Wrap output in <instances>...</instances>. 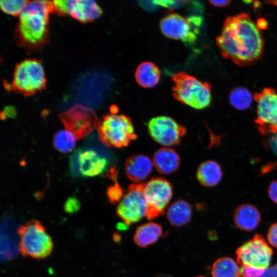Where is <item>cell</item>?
<instances>
[{
  "instance_id": "obj_25",
  "label": "cell",
  "mask_w": 277,
  "mask_h": 277,
  "mask_svg": "<svg viewBox=\"0 0 277 277\" xmlns=\"http://www.w3.org/2000/svg\"><path fill=\"white\" fill-rule=\"evenodd\" d=\"M75 137L70 131L60 130L56 133L53 138V146L58 151L68 153L75 146Z\"/></svg>"
},
{
  "instance_id": "obj_3",
  "label": "cell",
  "mask_w": 277,
  "mask_h": 277,
  "mask_svg": "<svg viewBox=\"0 0 277 277\" xmlns=\"http://www.w3.org/2000/svg\"><path fill=\"white\" fill-rule=\"evenodd\" d=\"M97 130L100 140L109 147H126L137 138L131 120L123 114L104 116L98 122Z\"/></svg>"
},
{
  "instance_id": "obj_11",
  "label": "cell",
  "mask_w": 277,
  "mask_h": 277,
  "mask_svg": "<svg viewBox=\"0 0 277 277\" xmlns=\"http://www.w3.org/2000/svg\"><path fill=\"white\" fill-rule=\"evenodd\" d=\"M107 159L92 148L79 149L70 157V167L74 176L92 177L105 172Z\"/></svg>"
},
{
  "instance_id": "obj_5",
  "label": "cell",
  "mask_w": 277,
  "mask_h": 277,
  "mask_svg": "<svg viewBox=\"0 0 277 277\" xmlns=\"http://www.w3.org/2000/svg\"><path fill=\"white\" fill-rule=\"evenodd\" d=\"M17 232L19 237V250L23 255L43 259L52 252V240L39 222L30 221L21 226Z\"/></svg>"
},
{
  "instance_id": "obj_10",
  "label": "cell",
  "mask_w": 277,
  "mask_h": 277,
  "mask_svg": "<svg viewBox=\"0 0 277 277\" xmlns=\"http://www.w3.org/2000/svg\"><path fill=\"white\" fill-rule=\"evenodd\" d=\"M144 193L148 205L146 217L150 220L164 213L172 196V187L166 179L153 177L144 183Z\"/></svg>"
},
{
  "instance_id": "obj_32",
  "label": "cell",
  "mask_w": 277,
  "mask_h": 277,
  "mask_svg": "<svg viewBox=\"0 0 277 277\" xmlns=\"http://www.w3.org/2000/svg\"><path fill=\"white\" fill-rule=\"evenodd\" d=\"M267 192L270 200L277 204V181H273L268 185Z\"/></svg>"
},
{
  "instance_id": "obj_19",
  "label": "cell",
  "mask_w": 277,
  "mask_h": 277,
  "mask_svg": "<svg viewBox=\"0 0 277 277\" xmlns=\"http://www.w3.org/2000/svg\"><path fill=\"white\" fill-rule=\"evenodd\" d=\"M223 177L220 165L213 160L202 162L196 171V178L199 182L205 187H213L217 185Z\"/></svg>"
},
{
  "instance_id": "obj_36",
  "label": "cell",
  "mask_w": 277,
  "mask_h": 277,
  "mask_svg": "<svg viewBox=\"0 0 277 277\" xmlns=\"http://www.w3.org/2000/svg\"><path fill=\"white\" fill-rule=\"evenodd\" d=\"M209 2L213 5L216 7H224L228 5L230 1H210Z\"/></svg>"
},
{
  "instance_id": "obj_13",
  "label": "cell",
  "mask_w": 277,
  "mask_h": 277,
  "mask_svg": "<svg viewBox=\"0 0 277 277\" xmlns=\"http://www.w3.org/2000/svg\"><path fill=\"white\" fill-rule=\"evenodd\" d=\"M66 128L76 140H80L91 133L96 126L97 117L91 109L76 105L60 115Z\"/></svg>"
},
{
  "instance_id": "obj_39",
  "label": "cell",
  "mask_w": 277,
  "mask_h": 277,
  "mask_svg": "<svg viewBox=\"0 0 277 277\" xmlns=\"http://www.w3.org/2000/svg\"><path fill=\"white\" fill-rule=\"evenodd\" d=\"M113 239L115 242H119L120 240L121 239V237L119 234H115L113 236Z\"/></svg>"
},
{
  "instance_id": "obj_30",
  "label": "cell",
  "mask_w": 277,
  "mask_h": 277,
  "mask_svg": "<svg viewBox=\"0 0 277 277\" xmlns=\"http://www.w3.org/2000/svg\"><path fill=\"white\" fill-rule=\"evenodd\" d=\"M154 2L159 6H163L169 9H174L183 6L187 1H156Z\"/></svg>"
},
{
  "instance_id": "obj_41",
  "label": "cell",
  "mask_w": 277,
  "mask_h": 277,
  "mask_svg": "<svg viewBox=\"0 0 277 277\" xmlns=\"http://www.w3.org/2000/svg\"><path fill=\"white\" fill-rule=\"evenodd\" d=\"M267 3H269L270 4H273L277 6V1H269V2H267Z\"/></svg>"
},
{
  "instance_id": "obj_1",
  "label": "cell",
  "mask_w": 277,
  "mask_h": 277,
  "mask_svg": "<svg viewBox=\"0 0 277 277\" xmlns=\"http://www.w3.org/2000/svg\"><path fill=\"white\" fill-rule=\"evenodd\" d=\"M264 43L259 29L246 13L228 17L216 38L222 56L240 66L257 61L263 53Z\"/></svg>"
},
{
  "instance_id": "obj_6",
  "label": "cell",
  "mask_w": 277,
  "mask_h": 277,
  "mask_svg": "<svg viewBox=\"0 0 277 277\" xmlns=\"http://www.w3.org/2000/svg\"><path fill=\"white\" fill-rule=\"evenodd\" d=\"M257 103L254 124L263 135L277 133V93L271 88H266L254 94Z\"/></svg>"
},
{
  "instance_id": "obj_27",
  "label": "cell",
  "mask_w": 277,
  "mask_h": 277,
  "mask_svg": "<svg viewBox=\"0 0 277 277\" xmlns=\"http://www.w3.org/2000/svg\"><path fill=\"white\" fill-rule=\"evenodd\" d=\"M124 195L123 188L116 182L114 184L108 187L107 196L109 201L113 204H116L121 201Z\"/></svg>"
},
{
  "instance_id": "obj_9",
  "label": "cell",
  "mask_w": 277,
  "mask_h": 277,
  "mask_svg": "<svg viewBox=\"0 0 277 277\" xmlns=\"http://www.w3.org/2000/svg\"><path fill=\"white\" fill-rule=\"evenodd\" d=\"M46 78L42 64L35 60H26L18 64L15 69L13 86L25 94H31L42 89Z\"/></svg>"
},
{
  "instance_id": "obj_21",
  "label": "cell",
  "mask_w": 277,
  "mask_h": 277,
  "mask_svg": "<svg viewBox=\"0 0 277 277\" xmlns=\"http://www.w3.org/2000/svg\"><path fill=\"white\" fill-rule=\"evenodd\" d=\"M192 213V206L188 202L178 200L168 207L167 218L172 226L180 227L190 222Z\"/></svg>"
},
{
  "instance_id": "obj_12",
  "label": "cell",
  "mask_w": 277,
  "mask_h": 277,
  "mask_svg": "<svg viewBox=\"0 0 277 277\" xmlns=\"http://www.w3.org/2000/svg\"><path fill=\"white\" fill-rule=\"evenodd\" d=\"M148 131L153 140L167 147L179 144L186 132L184 126L166 116L151 118L148 123Z\"/></svg>"
},
{
  "instance_id": "obj_24",
  "label": "cell",
  "mask_w": 277,
  "mask_h": 277,
  "mask_svg": "<svg viewBox=\"0 0 277 277\" xmlns=\"http://www.w3.org/2000/svg\"><path fill=\"white\" fill-rule=\"evenodd\" d=\"M229 102L235 109L244 110L251 105L252 96L247 88L242 87H235L230 93Z\"/></svg>"
},
{
  "instance_id": "obj_17",
  "label": "cell",
  "mask_w": 277,
  "mask_h": 277,
  "mask_svg": "<svg viewBox=\"0 0 277 277\" xmlns=\"http://www.w3.org/2000/svg\"><path fill=\"white\" fill-rule=\"evenodd\" d=\"M261 221V216L259 209L250 204L239 206L233 214L234 225L242 231L253 230L259 225Z\"/></svg>"
},
{
  "instance_id": "obj_14",
  "label": "cell",
  "mask_w": 277,
  "mask_h": 277,
  "mask_svg": "<svg viewBox=\"0 0 277 277\" xmlns=\"http://www.w3.org/2000/svg\"><path fill=\"white\" fill-rule=\"evenodd\" d=\"M52 3L57 12L70 15L82 22L93 21L102 13L100 7L92 0H57Z\"/></svg>"
},
{
  "instance_id": "obj_33",
  "label": "cell",
  "mask_w": 277,
  "mask_h": 277,
  "mask_svg": "<svg viewBox=\"0 0 277 277\" xmlns=\"http://www.w3.org/2000/svg\"><path fill=\"white\" fill-rule=\"evenodd\" d=\"M139 4L143 8L147 11H153L159 6L154 1H142L139 2Z\"/></svg>"
},
{
  "instance_id": "obj_18",
  "label": "cell",
  "mask_w": 277,
  "mask_h": 277,
  "mask_svg": "<svg viewBox=\"0 0 277 277\" xmlns=\"http://www.w3.org/2000/svg\"><path fill=\"white\" fill-rule=\"evenodd\" d=\"M153 164L161 174H170L175 172L180 165V157L173 149L167 147L158 149L154 154Z\"/></svg>"
},
{
  "instance_id": "obj_20",
  "label": "cell",
  "mask_w": 277,
  "mask_h": 277,
  "mask_svg": "<svg viewBox=\"0 0 277 277\" xmlns=\"http://www.w3.org/2000/svg\"><path fill=\"white\" fill-rule=\"evenodd\" d=\"M162 226L154 222H148L137 227L133 235L135 244L142 248L155 243L163 235Z\"/></svg>"
},
{
  "instance_id": "obj_40",
  "label": "cell",
  "mask_w": 277,
  "mask_h": 277,
  "mask_svg": "<svg viewBox=\"0 0 277 277\" xmlns=\"http://www.w3.org/2000/svg\"><path fill=\"white\" fill-rule=\"evenodd\" d=\"M155 277H173V276L169 274H161L157 275Z\"/></svg>"
},
{
  "instance_id": "obj_22",
  "label": "cell",
  "mask_w": 277,
  "mask_h": 277,
  "mask_svg": "<svg viewBox=\"0 0 277 277\" xmlns=\"http://www.w3.org/2000/svg\"><path fill=\"white\" fill-rule=\"evenodd\" d=\"M135 76L136 81L141 86L149 88L158 83L160 78V71L154 64L146 62L137 67Z\"/></svg>"
},
{
  "instance_id": "obj_23",
  "label": "cell",
  "mask_w": 277,
  "mask_h": 277,
  "mask_svg": "<svg viewBox=\"0 0 277 277\" xmlns=\"http://www.w3.org/2000/svg\"><path fill=\"white\" fill-rule=\"evenodd\" d=\"M211 273L212 277H240V268L232 258L222 257L213 263Z\"/></svg>"
},
{
  "instance_id": "obj_38",
  "label": "cell",
  "mask_w": 277,
  "mask_h": 277,
  "mask_svg": "<svg viewBox=\"0 0 277 277\" xmlns=\"http://www.w3.org/2000/svg\"><path fill=\"white\" fill-rule=\"evenodd\" d=\"M127 226H129L128 225H127L126 223H125L124 222L123 223H118L117 225V227L118 229H120V230H125L126 229H127Z\"/></svg>"
},
{
  "instance_id": "obj_4",
  "label": "cell",
  "mask_w": 277,
  "mask_h": 277,
  "mask_svg": "<svg viewBox=\"0 0 277 277\" xmlns=\"http://www.w3.org/2000/svg\"><path fill=\"white\" fill-rule=\"evenodd\" d=\"M173 95L180 102L196 109L208 107L211 101L210 85L183 72L172 77Z\"/></svg>"
},
{
  "instance_id": "obj_2",
  "label": "cell",
  "mask_w": 277,
  "mask_h": 277,
  "mask_svg": "<svg viewBox=\"0 0 277 277\" xmlns=\"http://www.w3.org/2000/svg\"><path fill=\"white\" fill-rule=\"evenodd\" d=\"M53 9L52 2H28L19 15V32L22 39L30 45L41 43L47 33L48 16Z\"/></svg>"
},
{
  "instance_id": "obj_34",
  "label": "cell",
  "mask_w": 277,
  "mask_h": 277,
  "mask_svg": "<svg viewBox=\"0 0 277 277\" xmlns=\"http://www.w3.org/2000/svg\"><path fill=\"white\" fill-rule=\"evenodd\" d=\"M262 277H277V263L266 269Z\"/></svg>"
},
{
  "instance_id": "obj_42",
  "label": "cell",
  "mask_w": 277,
  "mask_h": 277,
  "mask_svg": "<svg viewBox=\"0 0 277 277\" xmlns=\"http://www.w3.org/2000/svg\"><path fill=\"white\" fill-rule=\"evenodd\" d=\"M274 140H275L274 142H275V147H276V148L277 149V133L276 134Z\"/></svg>"
},
{
  "instance_id": "obj_15",
  "label": "cell",
  "mask_w": 277,
  "mask_h": 277,
  "mask_svg": "<svg viewBox=\"0 0 277 277\" xmlns=\"http://www.w3.org/2000/svg\"><path fill=\"white\" fill-rule=\"evenodd\" d=\"M195 27L188 18L175 13L168 15L160 23L161 30L165 36L190 45L196 39L197 28Z\"/></svg>"
},
{
  "instance_id": "obj_43",
  "label": "cell",
  "mask_w": 277,
  "mask_h": 277,
  "mask_svg": "<svg viewBox=\"0 0 277 277\" xmlns=\"http://www.w3.org/2000/svg\"><path fill=\"white\" fill-rule=\"evenodd\" d=\"M196 277H206V276H203V275H199V276H196Z\"/></svg>"
},
{
  "instance_id": "obj_16",
  "label": "cell",
  "mask_w": 277,
  "mask_h": 277,
  "mask_svg": "<svg viewBox=\"0 0 277 277\" xmlns=\"http://www.w3.org/2000/svg\"><path fill=\"white\" fill-rule=\"evenodd\" d=\"M153 165V162L148 156L143 154L133 155L126 161L125 171L130 180L140 183L149 175Z\"/></svg>"
},
{
  "instance_id": "obj_26",
  "label": "cell",
  "mask_w": 277,
  "mask_h": 277,
  "mask_svg": "<svg viewBox=\"0 0 277 277\" xmlns=\"http://www.w3.org/2000/svg\"><path fill=\"white\" fill-rule=\"evenodd\" d=\"M28 1L24 0H4L0 1L1 10L9 15H20Z\"/></svg>"
},
{
  "instance_id": "obj_31",
  "label": "cell",
  "mask_w": 277,
  "mask_h": 277,
  "mask_svg": "<svg viewBox=\"0 0 277 277\" xmlns=\"http://www.w3.org/2000/svg\"><path fill=\"white\" fill-rule=\"evenodd\" d=\"M267 236L269 244L277 248V223H273L270 226Z\"/></svg>"
},
{
  "instance_id": "obj_29",
  "label": "cell",
  "mask_w": 277,
  "mask_h": 277,
  "mask_svg": "<svg viewBox=\"0 0 277 277\" xmlns=\"http://www.w3.org/2000/svg\"><path fill=\"white\" fill-rule=\"evenodd\" d=\"M81 207V203L74 196L69 197L66 201L64 209L66 212L68 213H73L76 212Z\"/></svg>"
},
{
  "instance_id": "obj_37",
  "label": "cell",
  "mask_w": 277,
  "mask_h": 277,
  "mask_svg": "<svg viewBox=\"0 0 277 277\" xmlns=\"http://www.w3.org/2000/svg\"><path fill=\"white\" fill-rule=\"evenodd\" d=\"M256 26L259 29H265L267 27V22L263 18H260L256 24Z\"/></svg>"
},
{
  "instance_id": "obj_28",
  "label": "cell",
  "mask_w": 277,
  "mask_h": 277,
  "mask_svg": "<svg viewBox=\"0 0 277 277\" xmlns=\"http://www.w3.org/2000/svg\"><path fill=\"white\" fill-rule=\"evenodd\" d=\"M265 270L249 266H241L240 277H262Z\"/></svg>"
},
{
  "instance_id": "obj_8",
  "label": "cell",
  "mask_w": 277,
  "mask_h": 277,
  "mask_svg": "<svg viewBox=\"0 0 277 277\" xmlns=\"http://www.w3.org/2000/svg\"><path fill=\"white\" fill-rule=\"evenodd\" d=\"M144 183L132 184L116 207V212L128 225L146 217L148 205L144 193Z\"/></svg>"
},
{
  "instance_id": "obj_35",
  "label": "cell",
  "mask_w": 277,
  "mask_h": 277,
  "mask_svg": "<svg viewBox=\"0 0 277 277\" xmlns=\"http://www.w3.org/2000/svg\"><path fill=\"white\" fill-rule=\"evenodd\" d=\"M2 112L6 117L8 116L10 118H15L17 114L15 108L12 106L5 107Z\"/></svg>"
},
{
  "instance_id": "obj_7",
  "label": "cell",
  "mask_w": 277,
  "mask_h": 277,
  "mask_svg": "<svg viewBox=\"0 0 277 277\" xmlns=\"http://www.w3.org/2000/svg\"><path fill=\"white\" fill-rule=\"evenodd\" d=\"M273 254L264 237L255 234L244 243L235 251L236 261L241 266L266 269L269 267Z\"/></svg>"
}]
</instances>
